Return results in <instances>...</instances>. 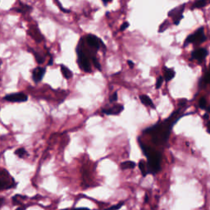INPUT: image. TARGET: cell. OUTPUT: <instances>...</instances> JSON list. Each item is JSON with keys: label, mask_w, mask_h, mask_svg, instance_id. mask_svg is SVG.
Returning a JSON list of instances; mask_svg holds the SVG:
<instances>
[{"label": "cell", "mask_w": 210, "mask_h": 210, "mask_svg": "<svg viewBox=\"0 0 210 210\" xmlns=\"http://www.w3.org/2000/svg\"><path fill=\"white\" fill-rule=\"evenodd\" d=\"M169 120L170 118L168 120L165 121L163 123H157L156 125H154V126L149 127L148 129H146L145 131H144V133L152 134L153 135V141L157 144H164L168 140L172 125L178 120V118L174 119V120H171V122H169Z\"/></svg>", "instance_id": "cell-1"}, {"label": "cell", "mask_w": 210, "mask_h": 210, "mask_svg": "<svg viewBox=\"0 0 210 210\" xmlns=\"http://www.w3.org/2000/svg\"><path fill=\"white\" fill-rule=\"evenodd\" d=\"M140 145L141 147L142 151L146 156L148 162H147V165H148V169H149V173H153L155 174L160 170V163H161V154L159 152L155 151L154 149H152L149 147H147L145 144H143L141 143V141H139Z\"/></svg>", "instance_id": "cell-2"}, {"label": "cell", "mask_w": 210, "mask_h": 210, "mask_svg": "<svg viewBox=\"0 0 210 210\" xmlns=\"http://www.w3.org/2000/svg\"><path fill=\"white\" fill-rule=\"evenodd\" d=\"M77 62L79 64L81 69L83 70L85 72H91V66H90V58L91 59L95 57V54H91V51L90 50H85L83 49L81 46V44H78V46L77 48Z\"/></svg>", "instance_id": "cell-3"}, {"label": "cell", "mask_w": 210, "mask_h": 210, "mask_svg": "<svg viewBox=\"0 0 210 210\" xmlns=\"http://www.w3.org/2000/svg\"><path fill=\"white\" fill-rule=\"evenodd\" d=\"M207 40V37L204 35V27H200L195 31V33L191 34L186 39L184 43V46H186L189 44H194L195 45H200L204 42Z\"/></svg>", "instance_id": "cell-4"}, {"label": "cell", "mask_w": 210, "mask_h": 210, "mask_svg": "<svg viewBox=\"0 0 210 210\" xmlns=\"http://www.w3.org/2000/svg\"><path fill=\"white\" fill-rule=\"evenodd\" d=\"M85 42H86L88 46L95 52L99 50L100 49V47H102L103 49L106 48L103 42L99 38H98L97 36H94V35H88V36H86Z\"/></svg>", "instance_id": "cell-5"}, {"label": "cell", "mask_w": 210, "mask_h": 210, "mask_svg": "<svg viewBox=\"0 0 210 210\" xmlns=\"http://www.w3.org/2000/svg\"><path fill=\"white\" fill-rule=\"evenodd\" d=\"M185 8H186V4H182V5L177 7V8H173L168 13V17L172 18L173 20V24L175 26H178L181 22V21L183 18V13H184Z\"/></svg>", "instance_id": "cell-6"}, {"label": "cell", "mask_w": 210, "mask_h": 210, "mask_svg": "<svg viewBox=\"0 0 210 210\" xmlns=\"http://www.w3.org/2000/svg\"><path fill=\"white\" fill-rule=\"evenodd\" d=\"M3 99L7 100L8 102H26L28 99V96L23 93H14V94L7 95L3 98Z\"/></svg>", "instance_id": "cell-7"}, {"label": "cell", "mask_w": 210, "mask_h": 210, "mask_svg": "<svg viewBox=\"0 0 210 210\" xmlns=\"http://www.w3.org/2000/svg\"><path fill=\"white\" fill-rule=\"evenodd\" d=\"M208 56L207 49H204V48H200L194 50L191 54V58L195 59L198 62H202L204 59Z\"/></svg>", "instance_id": "cell-8"}, {"label": "cell", "mask_w": 210, "mask_h": 210, "mask_svg": "<svg viewBox=\"0 0 210 210\" xmlns=\"http://www.w3.org/2000/svg\"><path fill=\"white\" fill-rule=\"evenodd\" d=\"M45 72H46V68H44V67H38L35 68L32 72V78H33L34 81L36 83L41 81L45 74Z\"/></svg>", "instance_id": "cell-9"}, {"label": "cell", "mask_w": 210, "mask_h": 210, "mask_svg": "<svg viewBox=\"0 0 210 210\" xmlns=\"http://www.w3.org/2000/svg\"><path fill=\"white\" fill-rule=\"evenodd\" d=\"M124 108L122 105H116L114 107L108 109H103V113L107 115H118L121 112H122Z\"/></svg>", "instance_id": "cell-10"}, {"label": "cell", "mask_w": 210, "mask_h": 210, "mask_svg": "<svg viewBox=\"0 0 210 210\" xmlns=\"http://www.w3.org/2000/svg\"><path fill=\"white\" fill-rule=\"evenodd\" d=\"M164 80L166 81H169L171 80H172L174 78L175 75H176V72L172 68H167V67H164Z\"/></svg>", "instance_id": "cell-11"}, {"label": "cell", "mask_w": 210, "mask_h": 210, "mask_svg": "<svg viewBox=\"0 0 210 210\" xmlns=\"http://www.w3.org/2000/svg\"><path fill=\"white\" fill-rule=\"evenodd\" d=\"M210 3V0H197L195 1V3H193V5L191 6V10L194 9H200V8H203L204 6L208 5Z\"/></svg>", "instance_id": "cell-12"}, {"label": "cell", "mask_w": 210, "mask_h": 210, "mask_svg": "<svg viewBox=\"0 0 210 210\" xmlns=\"http://www.w3.org/2000/svg\"><path fill=\"white\" fill-rule=\"evenodd\" d=\"M140 99H141V103H142L144 105H145V106H149V107H152V108H154V103H153L152 99L148 96V95H141V96H140Z\"/></svg>", "instance_id": "cell-13"}, {"label": "cell", "mask_w": 210, "mask_h": 210, "mask_svg": "<svg viewBox=\"0 0 210 210\" xmlns=\"http://www.w3.org/2000/svg\"><path fill=\"white\" fill-rule=\"evenodd\" d=\"M139 167H140V170H141L143 177H146L147 174H149V169H148L147 163H144L143 160H141L140 163H139Z\"/></svg>", "instance_id": "cell-14"}, {"label": "cell", "mask_w": 210, "mask_h": 210, "mask_svg": "<svg viewBox=\"0 0 210 210\" xmlns=\"http://www.w3.org/2000/svg\"><path fill=\"white\" fill-rule=\"evenodd\" d=\"M61 72L62 73V76L66 79L68 80L72 77V72L66 66H64V65H61Z\"/></svg>", "instance_id": "cell-15"}, {"label": "cell", "mask_w": 210, "mask_h": 210, "mask_svg": "<svg viewBox=\"0 0 210 210\" xmlns=\"http://www.w3.org/2000/svg\"><path fill=\"white\" fill-rule=\"evenodd\" d=\"M136 167V163L132 161H126L121 164L122 169H131Z\"/></svg>", "instance_id": "cell-16"}, {"label": "cell", "mask_w": 210, "mask_h": 210, "mask_svg": "<svg viewBox=\"0 0 210 210\" xmlns=\"http://www.w3.org/2000/svg\"><path fill=\"white\" fill-rule=\"evenodd\" d=\"M32 53H33V54L35 55V58H36V62H38L39 64H42V63H44V57H43L41 54H39V53H37V52H36L35 50H32Z\"/></svg>", "instance_id": "cell-17"}, {"label": "cell", "mask_w": 210, "mask_h": 210, "mask_svg": "<svg viewBox=\"0 0 210 210\" xmlns=\"http://www.w3.org/2000/svg\"><path fill=\"white\" fill-rule=\"evenodd\" d=\"M21 8H22V9H16V11L17 13H27V12H30V11L32 10V8L31 6L22 4V3H21Z\"/></svg>", "instance_id": "cell-18"}, {"label": "cell", "mask_w": 210, "mask_h": 210, "mask_svg": "<svg viewBox=\"0 0 210 210\" xmlns=\"http://www.w3.org/2000/svg\"><path fill=\"white\" fill-rule=\"evenodd\" d=\"M15 154L19 158H23L26 154H27V152L24 148H20V149H17L15 151Z\"/></svg>", "instance_id": "cell-19"}, {"label": "cell", "mask_w": 210, "mask_h": 210, "mask_svg": "<svg viewBox=\"0 0 210 210\" xmlns=\"http://www.w3.org/2000/svg\"><path fill=\"white\" fill-rule=\"evenodd\" d=\"M201 82L204 83V85H208V84H210V72L209 71H208L207 73H205V75L204 76L202 80H201Z\"/></svg>", "instance_id": "cell-20"}, {"label": "cell", "mask_w": 210, "mask_h": 210, "mask_svg": "<svg viewBox=\"0 0 210 210\" xmlns=\"http://www.w3.org/2000/svg\"><path fill=\"white\" fill-rule=\"evenodd\" d=\"M199 106L201 109H204L205 110L206 108H207V101H206V99L204 97H202L199 101Z\"/></svg>", "instance_id": "cell-21"}, {"label": "cell", "mask_w": 210, "mask_h": 210, "mask_svg": "<svg viewBox=\"0 0 210 210\" xmlns=\"http://www.w3.org/2000/svg\"><path fill=\"white\" fill-rule=\"evenodd\" d=\"M123 204H124V202H120V203H118V204L113 205V206H112V207H109L108 208H106L105 210H118V209H120L122 207Z\"/></svg>", "instance_id": "cell-22"}, {"label": "cell", "mask_w": 210, "mask_h": 210, "mask_svg": "<svg viewBox=\"0 0 210 210\" xmlns=\"http://www.w3.org/2000/svg\"><path fill=\"white\" fill-rule=\"evenodd\" d=\"M92 62L93 64H94V66H95L97 69H99V71H101V65H100L99 62L98 61L97 58H96V57H94L92 58Z\"/></svg>", "instance_id": "cell-23"}, {"label": "cell", "mask_w": 210, "mask_h": 210, "mask_svg": "<svg viewBox=\"0 0 210 210\" xmlns=\"http://www.w3.org/2000/svg\"><path fill=\"white\" fill-rule=\"evenodd\" d=\"M163 77H159L158 79H157L156 81V89H159L161 87V85H163Z\"/></svg>", "instance_id": "cell-24"}, {"label": "cell", "mask_w": 210, "mask_h": 210, "mask_svg": "<svg viewBox=\"0 0 210 210\" xmlns=\"http://www.w3.org/2000/svg\"><path fill=\"white\" fill-rule=\"evenodd\" d=\"M169 24H168V21H165L162 24L161 26H160V28H159V32H163V31H165L166 30V27H167V26H168Z\"/></svg>", "instance_id": "cell-25"}, {"label": "cell", "mask_w": 210, "mask_h": 210, "mask_svg": "<svg viewBox=\"0 0 210 210\" xmlns=\"http://www.w3.org/2000/svg\"><path fill=\"white\" fill-rule=\"evenodd\" d=\"M129 26H130V24H129V22L128 21H125L124 23L121 26V27H120V31H125V30H126V29L128 28L129 27Z\"/></svg>", "instance_id": "cell-26"}, {"label": "cell", "mask_w": 210, "mask_h": 210, "mask_svg": "<svg viewBox=\"0 0 210 210\" xmlns=\"http://www.w3.org/2000/svg\"><path fill=\"white\" fill-rule=\"evenodd\" d=\"M56 3H57V4H58V6L59 8H60V9H61L62 12H63V13H70L69 10H67V9H65V8H62V4L60 3V2H58V0H56Z\"/></svg>", "instance_id": "cell-27"}, {"label": "cell", "mask_w": 210, "mask_h": 210, "mask_svg": "<svg viewBox=\"0 0 210 210\" xmlns=\"http://www.w3.org/2000/svg\"><path fill=\"white\" fill-rule=\"evenodd\" d=\"M117 100H118V93L115 92L110 97V99H109V101L112 103V102H115V101H117Z\"/></svg>", "instance_id": "cell-28"}, {"label": "cell", "mask_w": 210, "mask_h": 210, "mask_svg": "<svg viewBox=\"0 0 210 210\" xmlns=\"http://www.w3.org/2000/svg\"><path fill=\"white\" fill-rule=\"evenodd\" d=\"M127 63H128L129 67H131V68H133L134 66H135V64H134L133 62L131 61V60H128V61H127Z\"/></svg>", "instance_id": "cell-29"}, {"label": "cell", "mask_w": 210, "mask_h": 210, "mask_svg": "<svg viewBox=\"0 0 210 210\" xmlns=\"http://www.w3.org/2000/svg\"><path fill=\"white\" fill-rule=\"evenodd\" d=\"M72 210H90V208H73Z\"/></svg>", "instance_id": "cell-30"}, {"label": "cell", "mask_w": 210, "mask_h": 210, "mask_svg": "<svg viewBox=\"0 0 210 210\" xmlns=\"http://www.w3.org/2000/svg\"><path fill=\"white\" fill-rule=\"evenodd\" d=\"M103 3V4L104 5H107L108 3H110V2H112V0H102Z\"/></svg>", "instance_id": "cell-31"}, {"label": "cell", "mask_w": 210, "mask_h": 210, "mask_svg": "<svg viewBox=\"0 0 210 210\" xmlns=\"http://www.w3.org/2000/svg\"><path fill=\"white\" fill-rule=\"evenodd\" d=\"M207 128H208V132L210 134V121L207 123Z\"/></svg>", "instance_id": "cell-32"}, {"label": "cell", "mask_w": 210, "mask_h": 210, "mask_svg": "<svg viewBox=\"0 0 210 210\" xmlns=\"http://www.w3.org/2000/svg\"><path fill=\"white\" fill-rule=\"evenodd\" d=\"M26 206H22V207H18L17 208V210H26Z\"/></svg>", "instance_id": "cell-33"}, {"label": "cell", "mask_w": 210, "mask_h": 210, "mask_svg": "<svg viewBox=\"0 0 210 210\" xmlns=\"http://www.w3.org/2000/svg\"><path fill=\"white\" fill-rule=\"evenodd\" d=\"M53 63H54V60H53V58H50V60H49L48 65H49V66H51V65L53 64Z\"/></svg>", "instance_id": "cell-34"}, {"label": "cell", "mask_w": 210, "mask_h": 210, "mask_svg": "<svg viewBox=\"0 0 210 210\" xmlns=\"http://www.w3.org/2000/svg\"><path fill=\"white\" fill-rule=\"evenodd\" d=\"M208 117H209V116H208V113H205L204 116V118H205V119H206V118L208 119Z\"/></svg>", "instance_id": "cell-35"}, {"label": "cell", "mask_w": 210, "mask_h": 210, "mask_svg": "<svg viewBox=\"0 0 210 210\" xmlns=\"http://www.w3.org/2000/svg\"><path fill=\"white\" fill-rule=\"evenodd\" d=\"M148 199H149V198H148V195H145V199H144V201H145V203L148 202Z\"/></svg>", "instance_id": "cell-36"}, {"label": "cell", "mask_w": 210, "mask_h": 210, "mask_svg": "<svg viewBox=\"0 0 210 210\" xmlns=\"http://www.w3.org/2000/svg\"><path fill=\"white\" fill-rule=\"evenodd\" d=\"M209 72H210V64H209Z\"/></svg>", "instance_id": "cell-37"}, {"label": "cell", "mask_w": 210, "mask_h": 210, "mask_svg": "<svg viewBox=\"0 0 210 210\" xmlns=\"http://www.w3.org/2000/svg\"><path fill=\"white\" fill-rule=\"evenodd\" d=\"M62 210H67V209H62Z\"/></svg>", "instance_id": "cell-38"}]
</instances>
